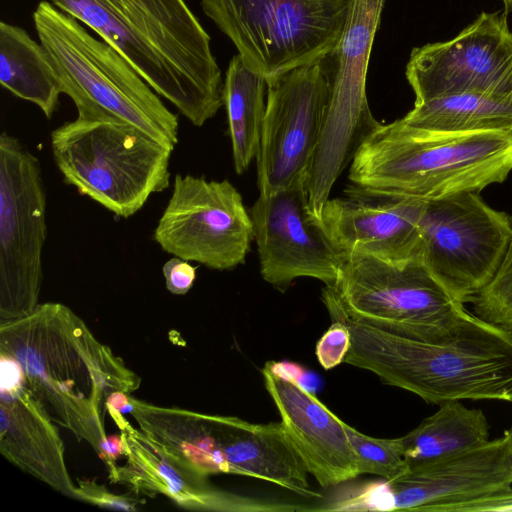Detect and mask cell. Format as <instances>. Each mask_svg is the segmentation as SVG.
<instances>
[{"label": "cell", "mask_w": 512, "mask_h": 512, "mask_svg": "<svg viewBox=\"0 0 512 512\" xmlns=\"http://www.w3.org/2000/svg\"><path fill=\"white\" fill-rule=\"evenodd\" d=\"M350 347L351 334L348 326L336 320L317 342L315 354L319 364L325 370H330L344 362Z\"/></svg>", "instance_id": "f1b7e54d"}, {"label": "cell", "mask_w": 512, "mask_h": 512, "mask_svg": "<svg viewBox=\"0 0 512 512\" xmlns=\"http://www.w3.org/2000/svg\"><path fill=\"white\" fill-rule=\"evenodd\" d=\"M505 435L509 438L510 440V446H511V451H510V454H511V462H512V425L511 427L505 432Z\"/></svg>", "instance_id": "1f68e13d"}, {"label": "cell", "mask_w": 512, "mask_h": 512, "mask_svg": "<svg viewBox=\"0 0 512 512\" xmlns=\"http://www.w3.org/2000/svg\"><path fill=\"white\" fill-rule=\"evenodd\" d=\"M127 394L114 392L105 408L120 430L124 444V465L108 466L111 483L122 484L131 492L146 496L163 495L178 506L199 511H294L299 506L270 503L221 490L199 475L173 462L158 451L140 429L124 417Z\"/></svg>", "instance_id": "2e32d148"}, {"label": "cell", "mask_w": 512, "mask_h": 512, "mask_svg": "<svg viewBox=\"0 0 512 512\" xmlns=\"http://www.w3.org/2000/svg\"><path fill=\"white\" fill-rule=\"evenodd\" d=\"M162 273L169 292L185 295L194 284L196 267L192 266L188 260L174 256L164 263Z\"/></svg>", "instance_id": "f546056e"}, {"label": "cell", "mask_w": 512, "mask_h": 512, "mask_svg": "<svg viewBox=\"0 0 512 512\" xmlns=\"http://www.w3.org/2000/svg\"><path fill=\"white\" fill-rule=\"evenodd\" d=\"M50 139L64 182L117 217H131L169 187L173 149L118 117L77 113Z\"/></svg>", "instance_id": "5b68a950"}, {"label": "cell", "mask_w": 512, "mask_h": 512, "mask_svg": "<svg viewBox=\"0 0 512 512\" xmlns=\"http://www.w3.org/2000/svg\"><path fill=\"white\" fill-rule=\"evenodd\" d=\"M354 0H200L203 12L266 82L322 62L337 48Z\"/></svg>", "instance_id": "52a82bcc"}, {"label": "cell", "mask_w": 512, "mask_h": 512, "mask_svg": "<svg viewBox=\"0 0 512 512\" xmlns=\"http://www.w3.org/2000/svg\"><path fill=\"white\" fill-rule=\"evenodd\" d=\"M424 200L368 194L328 199L318 223L343 254L362 253L404 264L419 260Z\"/></svg>", "instance_id": "ac0fdd59"}, {"label": "cell", "mask_w": 512, "mask_h": 512, "mask_svg": "<svg viewBox=\"0 0 512 512\" xmlns=\"http://www.w3.org/2000/svg\"><path fill=\"white\" fill-rule=\"evenodd\" d=\"M322 300L332 319L345 317L422 340L439 337L466 311L420 260L394 264L362 254H344L334 287Z\"/></svg>", "instance_id": "ba28073f"}, {"label": "cell", "mask_w": 512, "mask_h": 512, "mask_svg": "<svg viewBox=\"0 0 512 512\" xmlns=\"http://www.w3.org/2000/svg\"><path fill=\"white\" fill-rule=\"evenodd\" d=\"M0 83L14 96L36 105L48 119L63 93L43 45L23 28L4 21L0 22Z\"/></svg>", "instance_id": "7402d4cb"}, {"label": "cell", "mask_w": 512, "mask_h": 512, "mask_svg": "<svg viewBox=\"0 0 512 512\" xmlns=\"http://www.w3.org/2000/svg\"><path fill=\"white\" fill-rule=\"evenodd\" d=\"M0 452L10 463L75 498L58 429L25 381L0 389Z\"/></svg>", "instance_id": "44dd1931"}, {"label": "cell", "mask_w": 512, "mask_h": 512, "mask_svg": "<svg viewBox=\"0 0 512 512\" xmlns=\"http://www.w3.org/2000/svg\"><path fill=\"white\" fill-rule=\"evenodd\" d=\"M75 485L74 499L90 503L100 508L136 511L141 504V501L136 497L130 494H115L104 485L92 479H77Z\"/></svg>", "instance_id": "83f0119b"}, {"label": "cell", "mask_w": 512, "mask_h": 512, "mask_svg": "<svg viewBox=\"0 0 512 512\" xmlns=\"http://www.w3.org/2000/svg\"><path fill=\"white\" fill-rule=\"evenodd\" d=\"M447 512H512V487L483 498L457 504Z\"/></svg>", "instance_id": "4dcf8cb0"}, {"label": "cell", "mask_w": 512, "mask_h": 512, "mask_svg": "<svg viewBox=\"0 0 512 512\" xmlns=\"http://www.w3.org/2000/svg\"><path fill=\"white\" fill-rule=\"evenodd\" d=\"M351 347L344 362L385 384L440 405L448 400L512 403V332L467 310L431 340L399 335L345 317Z\"/></svg>", "instance_id": "3957f363"}, {"label": "cell", "mask_w": 512, "mask_h": 512, "mask_svg": "<svg viewBox=\"0 0 512 512\" xmlns=\"http://www.w3.org/2000/svg\"><path fill=\"white\" fill-rule=\"evenodd\" d=\"M419 227V260L463 304L493 278L512 235L511 218L475 192L424 200Z\"/></svg>", "instance_id": "8fae6325"}, {"label": "cell", "mask_w": 512, "mask_h": 512, "mask_svg": "<svg viewBox=\"0 0 512 512\" xmlns=\"http://www.w3.org/2000/svg\"><path fill=\"white\" fill-rule=\"evenodd\" d=\"M386 0H354L336 50L328 102L316 151L304 181L307 206L319 220L331 189L362 141L379 124L368 106L366 75Z\"/></svg>", "instance_id": "9c48e42d"}, {"label": "cell", "mask_w": 512, "mask_h": 512, "mask_svg": "<svg viewBox=\"0 0 512 512\" xmlns=\"http://www.w3.org/2000/svg\"><path fill=\"white\" fill-rule=\"evenodd\" d=\"M153 237L168 254L229 270L245 262L254 231L241 194L228 180L176 174Z\"/></svg>", "instance_id": "7c38bea8"}, {"label": "cell", "mask_w": 512, "mask_h": 512, "mask_svg": "<svg viewBox=\"0 0 512 512\" xmlns=\"http://www.w3.org/2000/svg\"><path fill=\"white\" fill-rule=\"evenodd\" d=\"M512 171V132H440L396 120L358 147L354 188L373 195L434 200L502 183Z\"/></svg>", "instance_id": "277c9868"}, {"label": "cell", "mask_w": 512, "mask_h": 512, "mask_svg": "<svg viewBox=\"0 0 512 512\" xmlns=\"http://www.w3.org/2000/svg\"><path fill=\"white\" fill-rule=\"evenodd\" d=\"M266 80L251 70L239 54L229 62L223 89L234 168L242 174L256 158L266 104Z\"/></svg>", "instance_id": "d4e9b609"}, {"label": "cell", "mask_w": 512, "mask_h": 512, "mask_svg": "<svg viewBox=\"0 0 512 512\" xmlns=\"http://www.w3.org/2000/svg\"><path fill=\"white\" fill-rule=\"evenodd\" d=\"M439 406L415 429L399 437L409 467L489 441L490 426L482 410L467 408L460 400H448Z\"/></svg>", "instance_id": "603a6c76"}, {"label": "cell", "mask_w": 512, "mask_h": 512, "mask_svg": "<svg viewBox=\"0 0 512 512\" xmlns=\"http://www.w3.org/2000/svg\"><path fill=\"white\" fill-rule=\"evenodd\" d=\"M325 61L293 69L267 83L256 156L260 194L304 184L328 102L330 72Z\"/></svg>", "instance_id": "4fadbf2b"}, {"label": "cell", "mask_w": 512, "mask_h": 512, "mask_svg": "<svg viewBox=\"0 0 512 512\" xmlns=\"http://www.w3.org/2000/svg\"><path fill=\"white\" fill-rule=\"evenodd\" d=\"M406 124L440 132H512V99L462 93L414 104L401 118Z\"/></svg>", "instance_id": "cb8c5ba5"}, {"label": "cell", "mask_w": 512, "mask_h": 512, "mask_svg": "<svg viewBox=\"0 0 512 512\" xmlns=\"http://www.w3.org/2000/svg\"><path fill=\"white\" fill-rule=\"evenodd\" d=\"M208 449L215 474H235L271 482L302 497H317L308 471L280 423L255 424L208 414Z\"/></svg>", "instance_id": "ffe728a7"}, {"label": "cell", "mask_w": 512, "mask_h": 512, "mask_svg": "<svg viewBox=\"0 0 512 512\" xmlns=\"http://www.w3.org/2000/svg\"><path fill=\"white\" fill-rule=\"evenodd\" d=\"M0 352L19 363L27 388L53 422L98 455L108 439L102 405L110 394H131L141 385V378L58 302L39 303L26 316L0 321Z\"/></svg>", "instance_id": "6da1fadb"}, {"label": "cell", "mask_w": 512, "mask_h": 512, "mask_svg": "<svg viewBox=\"0 0 512 512\" xmlns=\"http://www.w3.org/2000/svg\"><path fill=\"white\" fill-rule=\"evenodd\" d=\"M406 78L415 103L462 93L512 99V32L507 12H482L456 37L414 48Z\"/></svg>", "instance_id": "5bb4252c"}, {"label": "cell", "mask_w": 512, "mask_h": 512, "mask_svg": "<svg viewBox=\"0 0 512 512\" xmlns=\"http://www.w3.org/2000/svg\"><path fill=\"white\" fill-rule=\"evenodd\" d=\"M344 428L357 456L359 474L377 475L392 481L409 469L399 438L370 437L345 422Z\"/></svg>", "instance_id": "484cf974"}, {"label": "cell", "mask_w": 512, "mask_h": 512, "mask_svg": "<svg viewBox=\"0 0 512 512\" xmlns=\"http://www.w3.org/2000/svg\"><path fill=\"white\" fill-rule=\"evenodd\" d=\"M505 5L506 12L512 11V0H502Z\"/></svg>", "instance_id": "d6a6232c"}, {"label": "cell", "mask_w": 512, "mask_h": 512, "mask_svg": "<svg viewBox=\"0 0 512 512\" xmlns=\"http://www.w3.org/2000/svg\"><path fill=\"white\" fill-rule=\"evenodd\" d=\"M509 438L410 466L386 481L392 511L447 512L449 508L512 487Z\"/></svg>", "instance_id": "e0dca14e"}, {"label": "cell", "mask_w": 512, "mask_h": 512, "mask_svg": "<svg viewBox=\"0 0 512 512\" xmlns=\"http://www.w3.org/2000/svg\"><path fill=\"white\" fill-rule=\"evenodd\" d=\"M50 2L117 50L194 126H203L224 105L210 36L185 0Z\"/></svg>", "instance_id": "7a4b0ae2"}, {"label": "cell", "mask_w": 512, "mask_h": 512, "mask_svg": "<svg viewBox=\"0 0 512 512\" xmlns=\"http://www.w3.org/2000/svg\"><path fill=\"white\" fill-rule=\"evenodd\" d=\"M250 216L263 279L284 292L299 277L334 287L344 254L329 240L307 206L304 184L260 194Z\"/></svg>", "instance_id": "9a60e30c"}, {"label": "cell", "mask_w": 512, "mask_h": 512, "mask_svg": "<svg viewBox=\"0 0 512 512\" xmlns=\"http://www.w3.org/2000/svg\"><path fill=\"white\" fill-rule=\"evenodd\" d=\"M32 16L62 92L74 102L77 113L113 115L174 150L179 132L177 114L117 50L92 36L82 23L50 1H40Z\"/></svg>", "instance_id": "8992f818"}, {"label": "cell", "mask_w": 512, "mask_h": 512, "mask_svg": "<svg viewBox=\"0 0 512 512\" xmlns=\"http://www.w3.org/2000/svg\"><path fill=\"white\" fill-rule=\"evenodd\" d=\"M469 302L477 317L512 332V235L495 275Z\"/></svg>", "instance_id": "4316f807"}, {"label": "cell", "mask_w": 512, "mask_h": 512, "mask_svg": "<svg viewBox=\"0 0 512 512\" xmlns=\"http://www.w3.org/2000/svg\"><path fill=\"white\" fill-rule=\"evenodd\" d=\"M47 236L41 165L14 136H0V321L39 304Z\"/></svg>", "instance_id": "30bf717a"}, {"label": "cell", "mask_w": 512, "mask_h": 512, "mask_svg": "<svg viewBox=\"0 0 512 512\" xmlns=\"http://www.w3.org/2000/svg\"><path fill=\"white\" fill-rule=\"evenodd\" d=\"M262 375L281 424L308 473L322 487L359 476L357 456L344 422L284 372L281 363L266 362Z\"/></svg>", "instance_id": "d6986e66"}]
</instances>
